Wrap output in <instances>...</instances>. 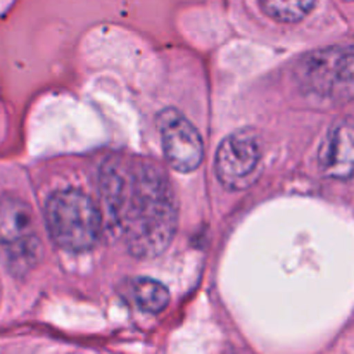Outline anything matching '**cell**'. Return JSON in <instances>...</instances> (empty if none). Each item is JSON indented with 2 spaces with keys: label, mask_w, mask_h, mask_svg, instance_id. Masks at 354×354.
Masks as SVG:
<instances>
[{
  "label": "cell",
  "mask_w": 354,
  "mask_h": 354,
  "mask_svg": "<svg viewBox=\"0 0 354 354\" xmlns=\"http://www.w3.org/2000/svg\"><path fill=\"white\" fill-rule=\"evenodd\" d=\"M301 86L328 102L354 97V45L322 48L306 55L297 68Z\"/></svg>",
  "instance_id": "3957f363"
},
{
  "label": "cell",
  "mask_w": 354,
  "mask_h": 354,
  "mask_svg": "<svg viewBox=\"0 0 354 354\" xmlns=\"http://www.w3.org/2000/svg\"><path fill=\"white\" fill-rule=\"evenodd\" d=\"M162 151L175 169L194 171L203 161L204 144L197 128L180 111L165 109L158 116Z\"/></svg>",
  "instance_id": "8992f818"
},
{
  "label": "cell",
  "mask_w": 354,
  "mask_h": 354,
  "mask_svg": "<svg viewBox=\"0 0 354 354\" xmlns=\"http://www.w3.org/2000/svg\"><path fill=\"white\" fill-rule=\"evenodd\" d=\"M131 292H133L135 303L149 313H159L169 303V292L166 286L147 277L135 279L131 282Z\"/></svg>",
  "instance_id": "ba28073f"
},
{
  "label": "cell",
  "mask_w": 354,
  "mask_h": 354,
  "mask_svg": "<svg viewBox=\"0 0 354 354\" xmlns=\"http://www.w3.org/2000/svg\"><path fill=\"white\" fill-rule=\"evenodd\" d=\"M45 214L52 239L66 251H86L99 241L102 216L95 203L82 190L64 189L52 194Z\"/></svg>",
  "instance_id": "7a4b0ae2"
},
{
  "label": "cell",
  "mask_w": 354,
  "mask_h": 354,
  "mask_svg": "<svg viewBox=\"0 0 354 354\" xmlns=\"http://www.w3.org/2000/svg\"><path fill=\"white\" fill-rule=\"evenodd\" d=\"M261 145L256 133L241 130L221 142L216 154V175L227 189L242 190L251 185L259 171Z\"/></svg>",
  "instance_id": "5b68a950"
},
{
  "label": "cell",
  "mask_w": 354,
  "mask_h": 354,
  "mask_svg": "<svg viewBox=\"0 0 354 354\" xmlns=\"http://www.w3.org/2000/svg\"><path fill=\"white\" fill-rule=\"evenodd\" d=\"M263 12L280 23H296L313 10L317 0H258Z\"/></svg>",
  "instance_id": "9c48e42d"
},
{
  "label": "cell",
  "mask_w": 354,
  "mask_h": 354,
  "mask_svg": "<svg viewBox=\"0 0 354 354\" xmlns=\"http://www.w3.org/2000/svg\"><path fill=\"white\" fill-rule=\"evenodd\" d=\"M320 169L327 178H354V121L335 124L320 149Z\"/></svg>",
  "instance_id": "52a82bcc"
},
{
  "label": "cell",
  "mask_w": 354,
  "mask_h": 354,
  "mask_svg": "<svg viewBox=\"0 0 354 354\" xmlns=\"http://www.w3.org/2000/svg\"><path fill=\"white\" fill-rule=\"evenodd\" d=\"M100 190L128 251L154 258L176 230V199L165 173L151 161L116 156L104 162Z\"/></svg>",
  "instance_id": "6da1fadb"
},
{
  "label": "cell",
  "mask_w": 354,
  "mask_h": 354,
  "mask_svg": "<svg viewBox=\"0 0 354 354\" xmlns=\"http://www.w3.org/2000/svg\"><path fill=\"white\" fill-rule=\"evenodd\" d=\"M348 2H354V0H348Z\"/></svg>",
  "instance_id": "30bf717a"
},
{
  "label": "cell",
  "mask_w": 354,
  "mask_h": 354,
  "mask_svg": "<svg viewBox=\"0 0 354 354\" xmlns=\"http://www.w3.org/2000/svg\"><path fill=\"white\" fill-rule=\"evenodd\" d=\"M0 258L14 275L28 273L40 258L33 213L14 194L0 196Z\"/></svg>",
  "instance_id": "277c9868"
}]
</instances>
